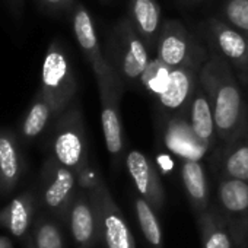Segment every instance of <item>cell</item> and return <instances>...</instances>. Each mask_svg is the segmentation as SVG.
Instances as JSON below:
<instances>
[{
	"label": "cell",
	"instance_id": "cell-9",
	"mask_svg": "<svg viewBox=\"0 0 248 248\" xmlns=\"http://www.w3.org/2000/svg\"><path fill=\"white\" fill-rule=\"evenodd\" d=\"M69 228L79 248H93L99 241V226L89 191L79 193L69 209Z\"/></svg>",
	"mask_w": 248,
	"mask_h": 248
},
{
	"label": "cell",
	"instance_id": "cell-3",
	"mask_svg": "<svg viewBox=\"0 0 248 248\" xmlns=\"http://www.w3.org/2000/svg\"><path fill=\"white\" fill-rule=\"evenodd\" d=\"M200 40L209 53L225 59L238 75L244 88L248 86V37L219 16H210L199 27Z\"/></svg>",
	"mask_w": 248,
	"mask_h": 248
},
{
	"label": "cell",
	"instance_id": "cell-12",
	"mask_svg": "<svg viewBox=\"0 0 248 248\" xmlns=\"http://www.w3.org/2000/svg\"><path fill=\"white\" fill-rule=\"evenodd\" d=\"M187 115H188V124L194 133V136L199 139V142L207 149H213L215 140H217L216 135V124H215V117L212 111L210 101L207 98V93L202 88L200 82L197 83L193 96L188 102V107L186 108Z\"/></svg>",
	"mask_w": 248,
	"mask_h": 248
},
{
	"label": "cell",
	"instance_id": "cell-22",
	"mask_svg": "<svg viewBox=\"0 0 248 248\" xmlns=\"http://www.w3.org/2000/svg\"><path fill=\"white\" fill-rule=\"evenodd\" d=\"M219 18L248 37V0H225Z\"/></svg>",
	"mask_w": 248,
	"mask_h": 248
},
{
	"label": "cell",
	"instance_id": "cell-2",
	"mask_svg": "<svg viewBox=\"0 0 248 248\" xmlns=\"http://www.w3.org/2000/svg\"><path fill=\"white\" fill-rule=\"evenodd\" d=\"M108 47V62L114 69L120 86L124 89L140 83L142 75L152 60L151 50L127 16L114 24Z\"/></svg>",
	"mask_w": 248,
	"mask_h": 248
},
{
	"label": "cell",
	"instance_id": "cell-17",
	"mask_svg": "<svg viewBox=\"0 0 248 248\" xmlns=\"http://www.w3.org/2000/svg\"><path fill=\"white\" fill-rule=\"evenodd\" d=\"M118 98L101 99V124L105 140V148L112 158H120L124 151V136H123V123L118 108Z\"/></svg>",
	"mask_w": 248,
	"mask_h": 248
},
{
	"label": "cell",
	"instance_id": "cell-18",
	"mask_svg": "<svg viewBox=\"0 0 248 248\" xmlns=\"http://www.w3.org/2000/svg\"><path fill=\"white\" fill-rule=\"evenodd\" d=\"M75 186L76 177L72 168H67L64 165L59 167L44 193V202L47 207L60 213L69 212L70 204L73 202Z\"/></svg>",
	"mask_w": 248,
	"mask_h": 248
},
{
	"label": "cell",
	"instance_id": "cell-6",
	"mask_svg": "<svg viewBox=\"0 0 248 248\" xmlns=\"http://www.w3.org/2000/svg\"><path fill=\"white\" fill-rule=\"evenodd\" d=\"M215 207L228 225L235 248H248V181L219 177Z\"/></svg>",
	"mask_w": 248,
	"mask_h": 248
},
{
	"label": "cell",
	"instance_id": "cell-27",
	"mask_svg": "<svg viewBox=\"0 0 248 248\" xmlns=\"http://www.w3.org/2000/svg\"><path fill=\"white\" fill-rule=\"evenodd\" d=\"M46 2H48V3H50V5H53V6H59V5L66 3L67 0H46Z\"/></svg>",
	"mask_w": 248,
	"mask_h": 248
},
{
	"label": "cell",
	"instance_id": "cell-16",
	"mask_svg": "<svg viewBox=\"0 0 248 248\" xmlns=\"http://www.w3.org/2000/svg\"><path fill=\"white\" fill-rule=\"evenodd\" d=\"M196 219L202 236V248H235L228 225L213 203Z\"/></svg>",
	"mask_w": 248,
	"mask_h": 248
},
{
	"label": "cell",
	"instance_id": "cell-4",
	"mask_svg": "<svg viewBox=\"0 0 248 248\" xmlns=\"http://www.w3.org/2000/svg\"><path fill=\"white\" fill-rule=\"evenodd\" d=\"M73 31H75V37L80 48L83 50L85 56L88 57L93 69L96 83L99 88V98L101 99L118 98L120 99L123 93V88L120 86L118 79L108 59H105L101 51V46H99V40L96 35L92 16L83 6H78L75 11Z\"/></svg>",
	"mask_w": 248,
	"mask_h": 248
},
{
	"label": "cell",
	"instance_id": "cell-24",
	"mask_svg": "<svg viewBox=\"0 0 248 248\" xmlns=\"http://www.w3.org/2000/svg\"><path fill=\"white\" fill-rule=\"evenodd\" d=\"M18 156L12 142L0 138V174L8 184H12L18 177Z\"/></svg>",
	"mask_w": 248,
	"mask_h": 248
},
{
	"label": "cell",
	"instance_id": "cell-19",
	"mask_svg": "<svg viewBox=\"0 0 248 248\" xmlns=\"http://www.w3.org/2000/svg\"><path fill=\"white\" fill-rule=\"evenodd\" d=\"M54 154L62 165L79 170L85 161V140L82 130L78 126L62 130L54 142Z\"/></svg>",
	"mask_w": 248,
	"mask_h": 248
},
{
	"label": "cell",
	"instance_id": "cell-5",
	"mask_svg": "<svg viewBox=\"0 0 248 248\" xmlns=\"http://www.w3.org/2000/svg\"><path fill=\"white\" fill-rule=\"evenodd\" d=\"M155 56L168 67L177 69L183 66L202 67L209 53L200 37L193 35L180 21L168 19L162 25Z\"/></svg>",
	"mask_w": 248,
	"mask_h": 248
},
{
	"label": "cell",
	"instance_id": "cell-15",
	"mask_svg": "<svg viewBox=\"0 0 248 248\" xmlns=\"http://www.w3.org/2000/svg\"><path fill=\"white\" fill-rule=\"evenodd\" d=\"M181 181L194 215L204 213L212 203L209 183L202 162L197 159H184L181 165Z\"/></svg>",
	"mask_w": 248,
	"mask_h": 248
},
{
	"label": "cell",
	"instance_id": "cell-8",
	"mask_svg": "<svg viewBox=\"0 0 248 248\" xmlns=\"http://www.w3.org/2000/svg\"><path fill=\"white\" fill-rule=\"evenodd\" d=\"M126 168L138 194L159 213L165 206V190L155 164L143 152L133 149L126 155Z\"/></svg>",
	"mask_w": 248,
	"mask_h": 248
},
{
	"label": "cell",
	"instance_id": "cell-20",
	"mask_svg": "<svg viewBox=\"0 0 248 248\" xmlns=\"http://www.w3.org/2000/svg\"><path fill=\"white\" fill-rule=\"evenodd\" d=\"M133 206L136 213L138 225L145 236V241L149 248H164V238H162V228L158 219V212L142 197H133Z\"/></svg>",
	"mask_w": 248,
	"mask_h": 248
},
{
	"label": "cell",
	"instance_id": "cell-29",
	"mask_svg": "<svg viewBox=\"0 0 248 248\" xmlns=\"http://www.w3.org/2000/svg\"><path fill=\"white\" fill-rule=\"evenodd\" d=\"M28 248H34V247L32 245H28Z\"/></svg>",
	"mask_w": 248,
	"mask_h": 248
},
{
	"label": "cell",
	"instance_id": "cell-1",
	"mask_svg": "<svg viewBox=\"0 0 248 248\" xmlns=\"http://www.w3.org/2000/svg\"><path fill=\"white\" fill-rule=\"evenodd\" d=\"M199 82L212 105L217 142L228 143L248 120V98L233 67L220 56L209 53L199 72Z\"/></svg>",
	"mask_w": 248,
	"mask_h": 248
},
{
	"label": "cell",
	"instance_id": "cell-30",
	"mask_svg": "<svg viewBox=\"0 0 248 248\" xmlns=\"http://www.w3.org/2000/svg\"><path fill=\"white\" fill-rule=\"evenodd\" d=\"M247 91H248V86H247ZM247 98H248V95H247Z\"/></svg>",
	"mask_w": 248,
	"mask_h": 248
},
{
	"label": "cell",
	"instance_id": "cell-23",
	"mask_svg": "<svg viewBox=\"0 0 248 248\" xmlns=\"http://www.w3.org/2000/svg\"><path fill=\"white\" fill-rule=\"evenodd\" d=\"M32 215L31 203L24 199H15L9 209H8V217H6V226L15 236H22L28 226L30 219Z\"/></svg>",
	"mask_w": 248,
	"mask_h": 248
},
{
	"label": "cell",
	"instance_id": "cell-25",
	"mask_svg": "<svg viewBox=\"0 0 248 248\" xmlns=\"http://www.w3.org/2000/svg\"><path fill=\"white\" fill-rule=\"evenodd\" d=\"M35 248H64L63 235L53 220H41L35 231Z\"/></svg>",
	"mask_w": 248,
	"mask_h": 248
},
{
	"label": "cell",
	"instance_id": "cell-13",
	"mask_svg": "<svg viewBox=\"0 0 248 248\" xmlns=\"http://www.w3.org/2000/svg\"><path fill=\"white\" fill-rule=\"evenodd\" d=\"M217 171L219 177L248 181V120L228 143L222 145Z\"/></svg>",
	"mask_w": 248,
	"mask_h": 248
},
{
	"label": "cell",
	"instance_id": "cell-7",
	"mask_svg": "<svg viewBox=\"0 0 248 248\" xmlns=\"http://www.w3.org/2000/svg\"><path fill=\"white\" fill-rule=\"evenodd\" d=\"M88 191L95 206L99 226V241L104 244V247L136 248L132 228L102 180Z\"/></svg>",
	"mask_w": 248,
	"mask_h": 248
},
{
	"label": "cell",
	"instance_id": "cell-21",
	"mask_svg": "<svg viewBox=\"0 0 248 248\" xmlns=\"http://www.w3.org/2000/svg\"><path fill=\"white\" fill-rule=\"evenodd\" d=\"M171 72H172V69L168 67L167 64H164L155 56V59L151 60L149 66L146 67L145 73L142 75V79H140L142 88L146 92H149L151 95L158 98L161 95V92L165 89Z\"/></svg>",
	"mask_w": 248,
	"mask_h": 248
},
{
	"label": "cell",
	"instance_id": "cell-26",
	"mask_svg": "<svg viewBox=\"0 0 248 248\" xmlns=\"http://www.w3.org/2000/svg\"><path fill=\"white\" fill-rule=\"evenodd\" d=\"M48 117H50V108L46 102H38L35 104L27 120H25V124H24V132L27 136L32 138V136H37L40 135L44 127H46V124L48 121Z\"/></svg>",
	"mask_w": 248,
	"mask_h": 248
},
{
	"label": "cell",
	"instance_id": "cell-10",
	"mask_svg": "<svg viewBox=\"0 0 248 248\" xmlns=\"http://www.w3.org/2000/svg\"><path fill=\"white\" fill-rule=\"evenodd\" d=\"M199 66H183L172 69L168 83L156 98L165 112H184L199 83Z\"/></svg>",
	"mask_w": 248,
	"mask_h": 248
},
{
	"label": "cell",
	"instance_id": "cell-11",
	"mask_svg": "<svg viewBox=\"0 0 248 248\" xmlns=\"http://www.w3.org/2000/svg\"><path fill=\"white\" fill-rule=\"evenodd\" d=\"M43 83L54 104L66 102L75 88L67 57L59 48H51L43 64Z\"/></svg>",
	"mask_w": 248,
	"mask_h": 248
},
{
	"label": "cell",
	"instance_id": "cell-14",
	"mask_svg": "<svg viewBox=\"0 0 248 248\" xmlns=\"http://www.w3.org/2000/svg\"><path fill=\"white\" fill-rule=\"evenodd\" d=\"M127 18L151 51L156 50L162 30V15L156 0H129Z\"/></svg>",
	"mask_w": 248,
	"mask_h": 248
},
{
	"label": "cell",
	"instance_id": "cell-28",
	"mask_svg": "<svg viewBox=\"0 0 248 248\" xmlns=\"http://www.w3.org/2000/svg\"><path fill=\"white\" fill-rule=\"evenodd\" d=\"M191 2H202V0H191Z\"/></svg>",
	"mask_w": 248,
	"mask_h": 248
}]
</instances>
